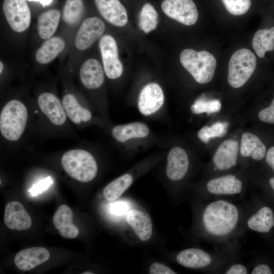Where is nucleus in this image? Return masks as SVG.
Here are the masks:
<instances>
[{"label":"nucleus","mask_w":274,"mask_h":274,"mask_svg":"<svg viewBox=\"0 0 274 274\" xmlns=\"http://www.w3.org/2000/svg\"><path fill=\"white\" fill-rule=\"evenodd\" d=\"M239 211L234 204L224 200L210 202L202 216L204 229L210 235L224 237L230 234L239 221Z\"/></svg>","instance_id":"nucleus-1"},{"label":"nucleus","mask_w":274,"mask_h":274,"mask_svg":"<svg viewBox=\"0 0 274 274\" xmlns=\"http://www.w3.org/2000/svg\"><path fill=\"white\" fill-rule=\"evenodd\" d=\"M28 118V109L23 102L16 99L9 100L0 113L1 135L9 142L19 140L25 130Z\"/></svg>","instance_id":"nucleus-2"},{"label":"nucleus","mask_w":274,"mask_h":274,"mask_svg":"<svg viewBox=\"0 0 274 274\" xmlns=\"http://www.w3.org/2000/svg\"><path fill=\"white\" fill-rule=\"evenodd\" d=\"M64 170L73 179L86 183L92 181L97 173V165L92 155L81 149L65 152L61 158Z\"/></svg>","instance_id":"nucleus-3"},{"label":"nucleus","mask_w":274,"mask_h":274,"mask_svg":"<svg viewBox=\"0 0 274 274\" xmlns=\"http://www.w3.org/2000/svg\"><path fill=\"white\" fill-rule=\"evenodd\" d=\"M180 62L198 83H207L214 77L216 60L207 51L196 52L191 49H185L181 53Z\"/></svg>","instance_id":"nucleus-4"},{"label":"nucleus","mask_w":274,"mask_h":274,"mask_svg":"<svg viewBox=\"0 0 274 274\" xmlns=\"http://www.w3.org/2000/svg\"><path fill=\"white\" fill-rule=\"evenodd\" d=\"M256 58L249 49L242 48L231 56L228 64V82L233 88L243 86L254 73Z\"/></svg>","instance_id":"nucleus-5"},{"label":"nucleus","mask_w":274,"mask_h":274,"mask_svg":"<svg viewBox=\"0 0 274 274\" xmlns=\"http://www.w3.org/2000/svg\"><path fill=\"white\" fill-rule=\"evenodd\" d=\"M3 10L11 28L21 32L29 26L31 13L26 0H4Z\"/></svg>","instance_id":"nucleus-6"},{"label":"nucleus","mask_w":274,"mask_h":274,"mask_svg":"<svg viewBox=\"0 0 274 274\" xmlns=\"http://www.w3.org/2000/svg\"><path fill=\"white\" fill-rule=\"evenodd\" d=\"M99 47L106 76L111 79L120 77L123 66L118 57V48L115 39L106 35L100 39Z\"/></svg>","instance_id":"nucleus-7"},{"label":"nucleus","mask_w":274,"mask_h":274,"mask_svg":"<svg viewBox=\"0 0 274 274\" xmlns=\"http://www.w3.org/2000/svg\"><path fill=\"white\" fill-rule=\"evenodd\" d=\"M161 8L167 16L186 25L194 24L198 19L197 8L192 0H164Z\"/></svg>","instance_id":"nucleus-8"},{"label":"nucleus","mask_w":274,"mask_h":274,"mask_svg":"<svg viewBox=\"0 0 274 274\" xmlns=\"http://www.w3.org/2000/svg\"><path fill=\"white\" fill-rule=\"evenodd\" d=\"M105 25L96 17H89L82 22L77 31L75 41L76 47L80 50L89 48L103 34Z\"/></svg>","instance_id":"nucleus-9"},{"label":"nucleus","mask_w":274,"mask_h":274,"mask_svg":"<svg viewBox=\"0 0 274 274\" xmlns=\"http://www.w3.org/2000/svg\"><path fill=\"white\" fill-rule=\"evenodd\" d=\"M40 111L53 125L60 126L66 121L67 116L62 101L51 92L40 94L37 99Z\"/></svg>","instance_id":"nucleus-10"},{"label":"nucleus","mask_w":274,"mask_h":274,"mask_svg":"<svg viewBox=\"0 0 274 274\" xmlns=\"http://www.w3.org/2000/svg\"><path fill=\"white\" fill-rule=\"evenodd\" d=\"M164 99V94L161 87L155 83H149L142 89L140 93L139 110L144 115H151L162 106Z\"/></svg>","instance_id":"nucleus-11"},{"label":"nucleus","mask_w":274,"mask_h":274,"mask_svg":"<svg viewBox=\"0 0 274 274\" xmlns=\"http://www.w3.org/2000/svg\"><path fill=\"white\" fill-rule=\"evenodd\" d=\"M4 220L7 227L12 230H26L30 227L32 223L31 218L23 205L14 201L6 204Z\"/></svg>","instance_id":"nucleus-12"},{"label":"nucleus","mask_w":274,"mask_h":274,"mask_svg":"<svg viewBox=\"0 0 274 274\" xmlns=\"http://www.w3.org/2000/svg\"><path fill=\"white\" fill-rule=\"evenodd\" d=\"M101 16L110 23L123 26L127 22L126 10L119 0H94Z\"/></svg>","instance_id":"nucleus-13"},{"label":"nucleus","mask_w":274,"mask_h":274,"mask_svg":"<svg viewBox=\"0 0 274 274\" xmlns=\"http://www.w3.org/2000/svg\"><path fill=\"white\" fill-rule=\"evenodd\" d=\"M50 257L48 250L44 247H31L18 252L14 263L22 271H28L47 261Z\"/></svg>","instance_id":"nucleus-14"},{"label":"nucleus","mask_w":274,"mask_h":274,"mask_svg":"<svg viewBox=\"0 0 274 274\" xmlns=\"http://www.w3.org/2000/svg\"><path fill=\"white\" fill-rule=\"evenodd\" d=\"M166 175L172 181H179L186 175L189 167V159L185 151L174 147L169 151L167 159Z\"/></svg>","instance_id":"nucleus-15"},{"label":"nucleus","mask_w":274,"mask_h":274,"mask_svg":"<svg viewBox=\"0 0 274 274\" xmlns=\"http://www.w3.org/2000/svg\"><path fill=\"white\" fill-rule=\"evenodd\" d=\"M238 147V143L235 140H228L222 143L213 158L215 169L226 170L234 166L237 162Z\"/></svg>","instance_id":"nucleus-16"},{"label":"nucleus","mask_w":274,"mask_h":274,"mask_svg":"<svg viewBox=\"0 0 274 274\" xmlns=\"http://www.w3.org/2000/svg\"><path fill=\"white\" fill-rule=\"evenodd\" d=\"M79 76L82 84L89 89L100 87L104 81L103 68L98 61L93 58L87 59L82 64Z\"/></svg>","instance_id":"nucleus-17"},{"label":"nucleus","mask_w":274,"mask_h":274,"mask_svg":"<svg viewBox=\"0 0 274 274\" xmlns=\"http://www.w3.org/2000/svg\"><path fill=\"white\" fill-rule=\"evenodd\" d=\"M207 191L214 195H235L243 189L242 181L233 175H227L214 178L207 184Z\"/></svg>","instance_id":"nucleus-18"},{"label":"nucleus","mask_w":274,"mask_h":274,"mask_svg":"<svg viewBox=\"0 0 274 274\" xmlns=\"http://www.w3.org/2000/svg\"><path fill=\"white\" fill-rule=\"evenodd\" d=\"M73 214L69 207L60 206L53 215V221L55 228L62 237L67 239L77 237L79 233L78 227L73 222Z\"/></svg>","instance_id":"nucleus-19"},{"label":"nucleus","mask_w":274,"mask_h":274,"mask_svg":"<svg viewBox=\"0 0 274 274\" xmlns=\"http://www.w3.org/2000/svg\"><path fill=\"white\" fill-rule=\"evenodd\" d=\"M125 219L140 239L147 241L150 239L152 234V223L147 213L139 210H131L127 212Z\"/></svg>","instance_id":"nucleus-20"},{"label":"nucleus","mask_w":274,"mask_h":274,"mask_svg":"<svg viewBox=\"0 0 274 274\" xmlns=\"http://www.w3.org/2000/svg\"><path fill=\"white\" fill-rule=\"evenodd\" d=\"M63 107L67 118L76 125L89 121L92 118L90 111L82 106L72 93L65 94L62 99Z\"/></svg>","instance_id":"nucleus-21"},{"label":"nucleus","mask_w":274,"mask_h":274,"mask_svg":"<svg viewBox=\"0 0 274 274\" xmlns=\"http://www.w3.org/2000/svg\"><path fill=\"white\" fill-rule=\"evenodd\" d=\"M180 265L188 268H200L210 265L212 262L211 256L199 248H191L180 252L176 257Z\"/></svg>","instance_id":"nucleus-22"},{"label":"nucleus","mask_w":274,"mask_h":274,"mask_svg":"<svg viewBox=\"0 0 274 274\" xmlns=\"http://www.w3.org/2000/svg\"><path fill=\"white\" fill-rule=\"evenodd\" d=\"M266 150L265 145L256 135L250 132L243 134L240 146V153L243 157L260 160L265 156Z\"/></svg>","instance_id":"nucleus-23"},{"label":"nucleus","mask_w":274,"mask_h":274,"mask_svg":"<svg viewBox=\"0 0 274 274\" xmlns=\"http://www.w3.org/2000/svg\"><path fill=\"white\" fill-rule=\"evenodd\" d=\"M148 127L142 122L118 125L113 128L112 135L118 142L123 143L133 138H143L149 134Z\"/></svg>","instance_id":"nucleus-24"},{"label":"nucleus","mask_w":274,"mask_h":274,"mask_svg":"<svg viewBox=\"0 0 274 274\" xmlns=\"http://www.w3.org/2000/svg\"><path fill=\"white\" fill-rule=\"evenodd\" d=\"M65 48L64 40L58 37L47 39L37 50L36 59L40 64H47L54 59Z\"/></svg>","instance_id":"nucleus-25"},{"label":"nucleus","mask_w":274,"mask_h":274,"mask_svg":"<svg viewBox=\"0 0 274 274\" xmlns=\"http://www.w3.org/2000/svg\"><path fill=\"white\" fill-rule=\"evenodd\" d=\"M250 229L260 233H267L274 226V214L268 207H263L252 215L247 221Z\"/></svg>","instance_id":"nucleus-26"},{"label":"nucleus","mask_w":274,"mask_h":274,"mask_svg":"<svg viewBox=\"0 0 274 274\" xmlns=\"http://www.w3.org/2000/svg\"><path fill=\"white\" fill-rule=\"evenodd\" d=\"M60 14L56 9L49 10L41 14L38 19V32L41 38H51L56 31Z\"/></svg>","instance_id":"nucleus-27"},{"label":"nucleus","mask_w":274,"mask_h":274,"mask_svg":"<svg viewBox=\"0 0 274 274\" xmlns=\"http://www.w3.org/2000/svg\"><path fill=\"white\" fill-rule=\"evenodd\" d=\"M253 48L257 55L261 58L264 57L267 51L274 49V26L257 31L252 42Z\"/></svg>","instance_id":"nucleus-28"},{"label":"nucleus","mask_w":274,"mask_h":274,"mask_svg":"<svg viewBox=\"0 0 274 274\" xmlns=\"http://www.w3.org/2000/svg\"><path fill=\"white\" fill-rule=\"evenodd\" d=\"M132 177L124 174L108 184L103 190V196L108 201L118 199L131 185Z\"/></svg>","instance_id":"nucleus-29"},{"label":"nucleus","mask_w":274,"mask_h":274,"mask_svg":"<svg viewBox=\"0 0 274 274\" xmlns=\"http://www.w3.org/2000/svg\"><path fill=\"white\" fill-rule=\"evenodd\" d=\"M84 6L82 0H66L62 12V19L69 25L77 23L83 16Z\"/></svg>","instance_id":"nucleus-30"},{"label":"nucleus","mask_w":274,"mask_h":274,"mask_svg":"<svg viewBox=\"0 0 274 274\" xmlns=\"http://www.w3.org/2000/svg\"><path fill=\"white\" fill-rule=\"evenodd\" d=\"M158 14L150 3L144 5L139 15V26L145 33H149L156 28Z\"/></svg>","instance_id":"nucleus-31"},{"label":"nucleus","mask_w":274,"mask_h":274,"mask_svg":"<svg viewBox=\"0 0 274 274\" xmlns=\"http://www.w3.org/2000/svg\"><path fill=\"white\" fill-rule=\"evenodd\" d=\"M228 123L217 122L211 127L204 126L197 133L198 138L205 144L209 142L212 138H221L227 132Z\"/></svg>","instance_id":"nucleus-32"},{"label":"nucleus","mask_w":274,"mask_h":274,"mask_svg":"<svg viewBox=\"0 0 274 274\" xmlns=\"http://www.w3.org/2000/svg\"><path fill=\"white\" fill-rule=\"evenodd\" d=\"M221 109V104L218 99L206 100L200 98L191 106V111L195 114L206 113L208 115L219 112Z\"/></svg>","instance_id":"nucleus-33"},{"label":"nucleus","mask_w":274,"mask_h":274,"mask_svg":"<svg viewBox=\"0 0 274 274\" xmlns=\"http://www.w3.org/2000/svg\"><path fill=\"white\" fill-rule=\"evenodd\" d=\"M227 10L232 15H241L246 13L251 6V0H222Z\"/></svg>","instance_id":"nucleus-34"},{"label":"nucleus","mask_w":274,"mask_h":274,"mask_svg":"<svg viewBox=\"0 0 274 274\" xmlns=\"http://www.w3.org/2000/svg\"><path fill=\"white\" fill-rule=\"evenodd\" d=\"M258 117L264 122L274 124V98L269 107L259 112Z\"/></svg>","instance_id":"nucleus-35"},{"label":"nucleus","mask_w":274,"mask_h":274,"mask_svg":"<svg viewBox=\"0 0 274 274\" xmlns=\"http://www.w3.org/2000/svg\"><path fill=\"white\" fill-rule=\"evenodd\" d=\"M151 274H175L176 272L167 265L158 262L152 263L149 267Z\"/></svg>","instance_id":"nucleus-36"},{"label":"nucleus","mask_w":274,"mask_h":274,"mask_svg":"<svg viewBox=\"0 0 274 274\" xmlns=\"http://www.w3.org/2000/svg\"><path fill=\"white\" fill-rule=\"evenodd\" d=\"M51 183L52 180L50 178H47L34 185L28 190V192H30V194L32 196L37 195L46 190Z\"/></svg>","instance_id":"nucleus-37"},{"label":"nucleus","mask_w":274,"mask_h":274,"mask_svg":"<svg viewBox=\"0 0 274 274\" xmlns=\"http://www.w3.org/2000/svg\"><path fill=\"white\" fill-rule=\"evenodd\" d=\"M247 268L241 264H234L231 266L225 272L226 274H246Z\"/></svg>","instance_id":"nucleus-38"},{"label":"nucleus","mask_w":274,"mask_h":274,"mask_svg":"<svg viewBox=\"0 0 274 274\" xmlns=\"http://www.w3.org/2000/svg\"><path fill=\"white\" fill-rule=\"evenodd\" d=\"M127 205L125 202H115L112 205L110 210L112 213L115 214L120 215L125 212L127 209Z\"/></svg>","instance_id":"nucleus-39"},{"label":"nucleus","mask_w":274,"mask_h":274,"mask_svg":"<svg viewBox=\"0 0 274 274\" xmlns=\"http://www.w3.org/2000/svg\"><path fill=\"white\" fill-rule=\"evenodd\" d=\"M270 267L264 264H261L255 266L252 270V274H271Z\"/></svg>","instance_id":"nucleus-40"},{"label":"nucleus","mask_w":274,"mask_h":274,"mask_svg":"<svg viewBox=\"0 0 274 274\" xmlns=\"http://www.w3.org/2000/svg\"><path fill=\"white\" fill-rule=\"evenodd\" d=\"M265 161L274 172V146L270 148L266 154Z\"/></svg>","instance_id":"nucleus-41"},{"label":"nucleus","mask_w":274,"mask_h":274,"mask_svg":"<svg viewBox=\"0 0 274 274\" xmlns=\"http://www.w3.org/2000/svg\"><path fill=\"white\" fill-rule=\"evenodd\" d=\"M28 1L39 2L43 6H47L50 4L52 0H28Z\"/></svg>","instance_id":"nucleus-42"},{"label":"nucleus","mask_w":274,"mask_h":274,"mask_svg":"<svg viewBox=\"0 0 274 274\" xmlns=\"http://www.w3.org/2000/svg\"><path fill=\"white\" fill-rule=\"evenodd\" d=\"M269 183L273 190L274 191V177H271L269 180Z\"/></svg>","instance_id":"nucleus-43"},{"label":"nucleus","mask_w":274,"mask_h":274,"mask_svg":"<svg viewBox=\"0 0 274 274\" xmlns=\"http://www.w3.org/2000/svg\"><path fill=\"white\" fill-rule=\"evenodd\" d=\"M4 68V65L2 61L0 62V73L1 74L2 73Z\"/></svg>","instance_id":"nucleus-44"},{"label":"nucleus","mask_w":274,"mask_h":274,"mask_svg":"<svg viewBox=\"0 0 274 274\" xmlns=\"http://www.w3.org/2000/svg\"><path fill=\"white\" fill-rule=\"evenodd\" d=\"M82 273H83V274H89V273H90V274H92V273H93L92 272L86 271V272H83Z\"/></svg>","instance_id":"nucleus-45"}]
</instances>
